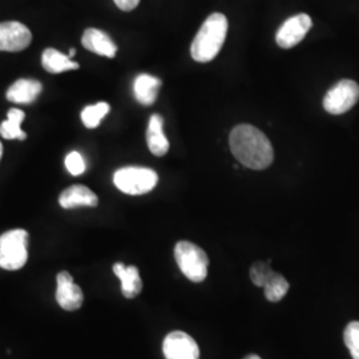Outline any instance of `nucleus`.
Segmentation results:
<instances>
[{
	"mask_svg": "<svg viewBox=\"0 0 359 359\" xmlns=\"http://www.w3.org/2000/svg\"><path fill=\"white\" fill-rule=\"evenodd\" d=\"M229 145L233 156L246 168L262 170L271 165L274 151L266 135L250 124L231 129Z\"/></svg>",
	"mask_w": 359,
	"mask_h": 359,
	"instance_id": "1",
	"label": "nucleus"
},
{
	"mask_svg": "<svg viewBox=\"0 0 359 359\" xmlns=\"http://www.w3.org/2000/svg\"><path fill=\"white\" fill-rule=\"evenodd\" d=\"M228 34V19L224 13H215L205 22L193 39L191 55L198 63L212 62L221 51Z\"/></svg>",
	"mask_w": 359,
	"mask_h": 359,
	"instance_id": "2",
	"label": "nucleus"
},
{
	"mask_svg": "<svg viewBox=\"0 0 359 359\" xmlns=\"http://www.w3.org/2000/svg\"><path fill=\"white\" fill-rule=\"evenodd\" d=\"M175 258L182 274L192 283H203L208 276L209 258L205 252L189 241H180L175 246Z\"/></svg>",
	"mask_w": 359,
	"mask_h": 359,
	"instance_id": "3",
	"label": "nucleus"
},
{
	"mask_svg": "<svg viewBox=\"0 0 359 359\" xmlns=\"http://www.w3.org/2000/svg\"><path fill=\"white\" fill-rule=\"evenodd\" d=\"M28 259V233L25 229H13L0 236V268L19 270Z\"/></svg>",
	"mask_w": 359,
	"mask_h": 359,
	"instance_id": "4",
	"label": "nucleus"
},
{
	"mask_svg": "<svg viewBox=\"0 0 359 359\" xmlns=\"http://www.w3.org/2000/svg\"><path fill=\"white\" fill-rule=\"evenodd\" d=\"M114 182L118 191L130 196H139L154 191L158 182V176L149 168H121L116 170Z\"/></svg>",
	"mask_w": 359,
	"mask_h": 359,
	"instance_id": "5",
	"label": "nucleus"
},
{
	"mask_svg": "<svg viewBox=\"0 0 359 359\" xmlns=\"http://www.w3.org/2000/svg\"><path fill=\"white\" fill-rule=\"evenodd\" d=\"M358 100V84L354 80L344 79L327 90L323 99V108L330 115H342L350 111Z\"/></svg>",
	"mask_w": 359,
	"mask_h": 359,
	"instance_id": "6",
	"label": "nucleus"
},
{
	"mask_svg": "<svg viewBox=\"0 0 359 359\" xmlns=\"http://www.w3.org/2000/svg\"><path fill=\"white\" fill-rule=\"evenodd\" d=\"M311 26L313 20L308 13L294 15L280 27L276 34V41L283 50L293 48L305 39Z\"/></svg>",
	"mask_w": 359,
	"mask_h": 359,
	"instance_id": "7",
	"label": "nucleus"
},
{
	"mask_svg": "<svg viewBox=\"0 0 359 359\" xmlns=\"http://www.w3.org/2000/svg\"><path fill=\"white\" fill-rule=\"evenodd\" d=\"M163 353L167 359H198L200 348L189 334L172 332L163 342Z\"/></svg>",
	"mask_w": 359,
	"mask_h": 359,
	"instance_id": "8",
	"label": "nucleus"
},
{
	"mask_svg": "<svg viewBox=\"0 0 359 359\" xmlns=\"http://www.w3.org/2000/svg\"><path fill=\"white\" fill-rule=\"evenodd\" d=\"M32 41V34L19 22L0 23V51H25Z\"/></svg>",
	"mask_w": 359,
	"mask_h": 359,
	"instance_id": "9",
	"label": "nucleus"
},
{
	"mask_svg": "<svg viewBox=\"0 0 359 359\" xmlns=\"http://www.w3.org/2000/svg\"><path fill=\"white\" fill-rule=\"evenodd\" d=\"M56 302L67 311L81 308L84 295L68 271H60L56 277Z\"/></svg>",
	"mask_w": 359,
	"mask_h": 359,
	"instance_id": "10",
	"label": "nucleus"
},
{
	"mask_svg": "<svg viewBox=\"0 0 359 359\" xmlns=\"http://www.w3.org/2000/svg\"><path fill=\"white\" fill-rule=\"evenodd\" d=\"M81 44L88 51L100 55V56L109 57V59L115 57L116 53H117V46L114 43V40L109 38L108 34H105L97 28L86 29V32L81 38Z\"/></svg>",
	"mask_w": 359,
	"mask_h": 359,
	"instance_id": "11",
	"label": "nucleus"
},
{
	"mask_svg": "<svg viewBox=\"0 0 359 359\" xmlns=\"http://www.w3.org/2000/svg\"><path fill=\"white\" fill-rule=\"evenodd\" d=\"M43 90L41 83L35 79H19L7 90V99L16 104L34 103Z\"/></svg>",
	"mask_w": 359,
	"mask_h": 359,
	"instance_id": "12",
	"label": "nucleus"
},
{
	"mask_svg": "<svg viewBox=\"0 0 359 359\" xmlns=\"http://www.w3.org/2000/svg\"><path fill=\"white\" fill-rule=\"evenodd\" d=\"M59 204L65 209H74L77 206L93 208L99 204V198L90 188L84 185H72L60 194Z\"/></svg>",
	"mask_w": 359,
	"mask_h": 359,
	"instance_id": "13",
	"label": "nucleus"
},
{
	"mask_svg": "<svg viewBox=\"0 0 359 359\" xmlns=\"http://www.w3.org/2000/svg\"><path fill=\"white\" fill-rule=\"evenodd\" d=\"M164 118L157 114L151 116L147 129V144L154 156H164L169 151V142L164 133Z\"/></svg>",
	"mask_w": 359,
	"mask_h": 359,
	"instance_id": "14",
	"label": "nucleus"
},
{
	"mask_svg": "<svg viewBox=\"0 0 359 359\" xmlns=\"http://www.w3.org/2000/svg\"><path fill=\"white\" fill-rule=\"evenodd\" d=\"M114 273L121 281V293L126 298H135L142 290V281L140 273L136 266H126L121 262L114 265Z\"/></svg>",
	"mask_w": 359,
	"mask_h": 359,
	"instance_id": "15",
	"label": "nucleus"
},
{
	"mask_svg": "<svg viewBox=\"0 0 359 359\" xmlns=\"http://www.w3.org/2000/svg\"><path fill=\"white\" fill-rule=\"evenodd\" d=\"M160 87H161L160 79L147 75V74L139 75L133 84L135 97L139 103L149 107L156 102Z\"/></svg>",
	"mask_w": 359,
	"mask_h": 359,
	"instance_id": "16",
	"label": "nucleus"
},
{
	"mask_svg": "<svg viewBox=\"0 0 359 359\" xmlns=\"http://www.w3.org/2000/svg\"><path fill=\"white\" fill-rule=\"evenodd\" d=\"M41 65L44 67V69L50 74H63L67 71L79 69V67H80L75 62H72L68 55H65L55 48H47L46 51L43 52Z\"/></svg>",
	"mask_w": 359,
	"mask_h": 359,
	"instance_id": "17",
	"label": "nucleus"
},
{
	"mask_svg": "<svg viewBox=\"0 0 359 359\" xmlns=\"http://www.w3.org/2000/svg\"><path fill=\"white\" fill-rule=\"evenodd\" d=\"M26 117V114L20 109H10L7 114V120H4L0 126V135L7 140H26L27 133L23 132L20 126Z\"/></svg>",
	"mask_w": 359,
	"mask_h": 359,
	"instance_id": "18",
	"label": "nucleus"
},
{
	"mask_svg": "<svg viewBox=\"0 0 359 359\" xmlns=\"http://www.w3.org/2000/svg\"><path fill=\"white\" fill-rule=\"evenodd\" d=\"M290 285L286 281V278L280 273H273L269 280L264 285L265 297L270 302H278L281 301L286 293L289 292Z\"/></svg>",
	"mask_w": 359,
	"mask_h": 359,
	"instance_id": "19",
	"label": "nucleus"
},
{
	"mask_svg": "<svg viewBox=\"0 0 359 359\" xmlns=\"http://www.w3.org/2000/svg\"><path fill=\"white\" fill-rule=\"evenodd\" d=\"M109 109H111L109 104L104 103V102L86 107L81 112L83 124L88 129L97 128L104 117L108 115Z\"/></svg>",
	"mask_w": 359,
	"mask_h": 359,
	"instance_id": "20",
	"label": "nucleus"
},
{
	"mask_svg": "<svg viewBox=\"0 0 359 359\" xmlns=\"http://www.w3.org/2000/svg\"><path fill=\"white\" fill-rule=\"evenodd\" d=\"M344 339L353 359H359V321L350 322L347 325Z\"/></svg>",
	"mask_w": 359,
	"mask_h": 359,
	"instance_id": "21",
	"label": "nucleus"
},
{
	"mask_svg": "<svg viewBox=\"0 0 359 359\" xmlns=\"http://www.w3.org/2000/svg\"><path fill=\"white\" fill-rule=\"evenodd\" d=\"M273 273H274V270L271 269V266H270V261L269 262L258 261L250 268L252 283H255L256 286L264 287V285L269 280Z\"/></svg>",
	"mask_w": 359,
	"mask_h": 359,
	"instance_id": "22",
	"label": "nucleus"
},
{
	"mask_svg": "<svg viewBox=\"0 0 359 359\" xmlns=\"http://www.w3.org/2000/svg\"><path fill=\"white\" fill-rule=\"evenodd\" d=\"M65 168L72 176H80L86 172V161L79 152H71L65 157Z\"/></svg>",
	"mask_w": 359,
	"mask_h": 359,
	"instance_id": "23",
	"label": "nucleus"
},
{
	"mask_svg": "<svg viewBox=\"0 0 359 359\" xmlns=\"http://www.w3.org/2000/svg\"><path fill=\"white\" fill-rule=\"evenodd\" d=\"M114 1L121 11H127V13L135 10L140 3V0H114Z\"/></svg>",
	"mask_w": 359,
	"mask_h": 359,
	"instance_id": "24",
	"label": "nucleus"
},
{
	"mask_svg": "<svg viewBox=\"0 0 359 359\" xmlns=\"http://www.w3.org/2000/svg\"><path fill=\"white\" fill-rule=\"evenodd\" d=\"M244 359H262L259 358L258 355H256V354H250V355H248V357H245Z\"/></svg>",
	"mask_w": 359,
	"mask_h": 359,
	"instance_id": "25",
	"label": "nucleus"
},
{
	"mask_svg": "<svg viewBox=\"0 0 359 359\" xmlns=\"http://www.w3.org/2000/svg\"><path fill=\"white\" fill-rule=\"evenodd\" d=\"M75 55H76V50H75V48H72V50H71V51H69V55H68V56H69V57H71V59H72V57H74V56H75Z\"/></svg>",
	"mask_w": 359,
	"mask_h": 359,
	"instance_id": "26",
	"label": "nucleus"
},
{
	"mask_svg": "<svg viewBox=\"0 0 359 359\" xmlns=\"http://www.w3.org/2000/svg\"><path fill=\"white\" fill-rule=\"evenodd\" d=\"M1 154H3V145H1V142H0V158H1Z\"/></svg>",
	"mask_w": 359,
	"mask_h": 359,
	"instance_id": "27",
	"label": "nucleus"
}]
</instances>
